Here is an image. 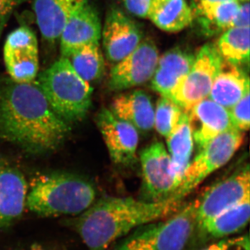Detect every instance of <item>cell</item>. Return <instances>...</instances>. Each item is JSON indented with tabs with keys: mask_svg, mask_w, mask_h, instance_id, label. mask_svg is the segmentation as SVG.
Listing matches in <instances>:
<instances>
[{
	"mask_svg": "<svg viewBox=\"0 0 250 250\" xmlns=\"http://www.w3.org/2000/svg\"><path fill=\"white\" fill-rule=\"evenodd\" d=\"M36 82L0 83V138L33 153L58 147L70 132Z\"/></svg>",
	"mask_w": 250,
	"mask_h": 250,
	"instance_id": "1",
	"label": "cell"
},
{
	"mask_svg": "<svg viewBox=\"0 0 250 250\" xmlns=\"http://www.w3.org/2000/svg\"><path fill=\"white\" fill-rule=\"evenodd\" d=\"M183 200L147 202L132 197H105L72 220L89 250H107L117 240L147 224L178 211Z\"/></svg>",
	"mask_w": 250,
	"mask_h": 250,
	"instance_id": "2",
	"label": "cell"
},
{
	"mask_svg": "<svg viewBox=\"0 0 250 250\" xmlns=\"http://www.w3.org/2000/svg\"><path fill=\"white\" fill-rule=\"evenodd\" d=\"M96 190L88 179L68 172L41 174L33 179L26 206L41 217L77 215L95 202Z\"/></svg>",
	"mask_w": 250,
	"mask_h": 250,
	"instance_id": "3",
	"label": "cell"
},
{
	"mask_svg": "<svg viewBox=\"0 0 250 250\" xmlns=\"http://www.w3.org/2000/svg\"><path fill=\"white\" fill-rule=\"evenodd\" d=\"M54 113L67 123L82 121L92 105L93 88L61 57L36 82Z\"/></svg>",
	"mask_w": 250,
	"mask_h": 250,
	"instance_id": "4",
	"label": "cell"
},
{
	"mask_svg": "<svg viewBox=\"0 0 250 250\" xmlns=\"http://www.w3.org/2000/svg\"><path fill=\"white\" fill-rule=\"evenodd\" d=\"M197 199L166 220L133 231L114 250H184L196 227Z\"/></svg>",
	"mask_w": 250,
	"mask_h": 250,
	"instance_id": "5",
	"label": "cell"
},
{
	"mask_svg": "<svg viewBox=\"0 0 250 250\" xmlns=\"http://www.w3.org/2000/svg\"><path fill=\"white\" fill-rule=\"evenodd\" d=\"M243 138V132L231 129L207 143L189 164L174 198L184 200L208 175L228 163L241 147Z\"/></svg>",
	"mask_w": 250,
	"mask_h": 250,
	"instance_id": "6",
	"label": "cell"
},
{
	"mask_svg": "<svg viewBox=\"0 0 250 250\" xmlns=\"http://www.w3.org/2000/svg\"><path fill=\"white\" fill-rule=\"evenodd\" d=\"M224 61L216 46L207 43L195 54L190 71L172 94L171 100L188 111L199 102L208 98Z\"/></svg>",
	"mask_w": 250,
	"mask_h": 250,
	"instance_id": "7",
	"label": "cell"
},
{
	"mask_svg": "<svg viewBox=\"0 0 250 250\" xmlns=\"http://www.w3.org/2000/svg\"><path fill=\"white\" fill-rule=\"evenodd\" d=\"M140 157L142 169L141 200L160 202L173 198L177 187L170 155L164 145L152 143L143 149Z\"/></svg>",
	"mask_w": 250,
	"mask_h": 250,
	"instance_id": "8",
	"label": "cell"
},
{
	"mask_svg": "<svg viewBox=\"0 0 250 250\" xmlns=\"http://www.w3.org/2000/svg\"><path fill=\"white\" fill-rule=\"evenodd\" d=\"M3 57L10 78L17 83H31L38 76L39 49L37 37L26 26L15 29L5 41Z\"/></svg>",
	"mask_w": 250,
	"mask_h": 250,
	"instance_id": "9",
	"label": "cell"
},
{
	"mask_svg": "<svg viewBox=\"0 0 250 250\" xmlns=\"http://www.w3.org/2000/svg\"><path fill=\"white\" fill-rule=\"evenodd\" d=\"M197 199L196 225L250 200L249 166L212 186Z\"/></svg>",
	"mask_w": 250,
	"mask_h": 250,
	"instance_id": "10",
	"label": "cell"
},
{
	"mask_svg": "<svg viewBox=\"0 0 250 250\" xmlns=\"http://www.w3.org/2000/svg\"><path fill=\"white\" fill-rule=\"evenodd\" d=\"M159 54L151 40H144L126 57L112 67L108 85L113 91H122L140 86L152 80Z\"/></svg>",
	"mask_w": 250,
	"mask_h": 250,
	"instance_id": "11",
	"label": "cell"
},
{
	"mask_svg": "<svg viewBox=\"0 0 250 250\" xmlns=\"http://www.w3.org/2000/svg\"><path fill=\"white\" fill-rule=\"evenodd\" d=\"M141 28L132 18L118 8L108 11L102 27L104 53L116 64L126 57L142 41Z\"/></svg>",
	"mask_w": 250,
	"mask_h": 250,
	"instance_id": "12",
	"label": "cell"
},
{
	"mask_svg": "<svg viewBox=\"0 0 250 250\" xmlns=\"http://www.w3.org/2000/svg\"><path fill=\"white\" fill-rule=\"evenodd\" d=\"M96 122L112 161L118 165L131 164L136 158L139 131L115 116L109 108H102Z\"/></svg>",
	"mask_w": 250,
	"mask_h": 250,
	"instance_id": "13",
	"label": "cell"
},
{
	"mask_svg": "<svg viewBox=\"0 0 250 250\" xmlns=\"http://www.w3.org/2000/svg\"><path fill=\"white\" fill-rule=\"evenodd\" d=\"M187 113L193 142L199 149L222 133L235 129L228 108L209 98L199 102Z\"/></svg>",
	"mask_w": 250,
	"mask_h": 250,
	"instance_id": "14",
	"label": "cell"
},
{
	"mask_svg": "<svg viewBox=\"0 0 250 250\" xmlns=\"http://www.w3.org/2000/svg\"><path fill=\"white\" fill-rule=\"evenodd\" d=\"M102 23L98 11L86 3L69 18L59 37L62 57L77 47L101 40Z\"/></svg>",
	"mask_w": 250,
	"mask_h": 250,
	"instance_id": "15",
	"label": "cell"
},
{
	"mask_svg": "<svg viewBox=\"0 0 250 250\" xmlns=\"http://www.w3.org/2000/svg\"><path fill=\"white\" fill-rule=\"evenodd\" d=\"M27 192L22 172L0 161V229L10 226L22 214Z\"/></svg>",
	"mask_w": 250,
	"mask_h": 250,
	"instance_id": "16",
	"label": "cell"
},
{
	"mask_svg": "<svg viewBox=\"0 0 250 250\" xmlns=\"http://www.w3.org/2000/svg\"><path fill=\"white\" fill-rule=\"evenodd\" d=\"M195 54L175 47L159 57L151 80V87L161 96L171 98L191 68Z\"/></svg>",
	"mask_w": 250,
	"mask_h": 250,
	"instance_id": "17",
	"label": "cell"
},
{
	"mask_svg": "<svg viewBox=\"0 0 250 250\" xmlns=\"http://www.w3.org/2000/svg\"><path fill=\"white\" fill-rule=\"evenodd\" d=\"M88 2V0H33L36 23L42 39L49 44L58 41L69 18Z\"/></svg>",
	"mask_w": 250,
	"mask_h": 250,
	"instance_id": "18",
	"label": "cell"
},
{
	"mask_svg": "<svg viewBox=\"0 0 250 250\" xmlns=\"http://www.w3.org/2000/svg\"><path fill=\"white\" fill-rule=\"evenodd\" d=\"M250 200L241 202L218 215L197 224L195 232L204 243L223 239L242 231L249 223Z\"/></svg>",
	"mask_w": 250,
	"mask_h": 250,
	"instance_id": "19",
	"label": "cell"
},
{
	"mask_svg": "<svg viewBox=\"0 0 250 250\" xmlns=\"http://www.w3.org/2000/svg\"><path fill=\"white\" fill-rule=\"evenodd\" d=\"M109 110L138 131L147 132L154 128V106L150 97L143 90L120 94L113 99Z\"/></svg>",
	"mask_w": 250,
	"mask_h": 250,
	"instance_id": "20",
	"label": "cell"
},
{
	"mask_svg": "<svg viewBox=\"0 0 250 250\" xmlns=\"http://www.w3.org/2000/svg\"><path fill=\"white\" fill-rule=\"evenodd\" d=\"M241 2L238 1L222 2L192 1L194 21H196L202 34L213 36L233 27Z\"/></svg>",
	"mask_w": 250,
	"mask_h": 250,
	"instance_id": "21",
	"label": "cell"
},
{
	"mask_svg": "<svg viewBox=\"0 0 250 250\" xmlns=\"http://www.w3.org/2000/svg\"><path fill=\"white\" fill-rule=\"evenodd\" d=\"M250 91V78L241 67L224 62L208 98L229 109Z\"/></svg>",
	"mask_w": 250,
	"mask_h": 250,
	"instance_id": "22",
	"label": "cell"
},
{
	"mask_svg": "<svg viewBox=\"0 0 250 250\" xmlns=\"http://www.w3.org/2000/svg\"><path fill=\"white\" fill-rule=\"evenodd\" d=\"M166 139L177 190L193 152V139L187 111H184L178 125Z\"/></svg>",
	"mask_w": 250,
	"mask_h": 250,
	"instance_id": "23",
	"label": "cell"
},
{
	"mask_svg": "<svg viewBox=\"0 0 250 250\" xmlns=\"http://www.w3.org/2000/svg\"><path fill=\"white\" fill-rule=\"evenodd\" d=\"M147 18L161 30L176 33L188 27L193 16L186 0H153Z\"/></svg>",
	"mask_w": 250,
	"mask_h": 250,
	"instance_id": "24",
	"label": "cell"
},
{
	"mask_svg": "<svg viewBox=\"0 0 250 250\" xmlns=\"http://www.w3.org/2000/svg\"><path fill=\"white\" fill-rule=\"evenodd\" d=\"M66 58L75 72L90 84L101 80L104 72V59L100 42L77 47Z\"/></svg>",
	"mask_w": 250,
	"mask_h": 250,
	"instance_id": "25",
	"label": "cell"
},
{
	"mask_svg": "<svg viewBox=\"0 0 250 250\" xmlns=\"http://www.w3.org/2000/svg\"><path fill=\"white\" fill-rule=\"evenodd\" d=\"M224 62L241 66L250 61V27H233L224 31L215 44Z\"/></svg>",
	"mask_w": 250,
	"mask_h": 250,
	"instance_id": "26",
	"label": "cell"
},
{
	"mask_svg": "<svg viewBox=\"0 0 250 250\" xmlns=\"http://www.w3.org/2000/svg\"><path fill=\"white\" fill-rule=\"evenodd\" d=\"M184 112L173 100L161 96L154 111V127L161 136L168 137L178 125Z\"/></svg>",
	"mask_w": 250,
	"mask_h": 250,
	"instance_id": "27",
	"label": "cell"
},
{
	"mask_svg": "<svg viewBox=\"0 0 250 250\" xmlns=\"http://www.w3.org/2000/svg\"><path fill=\"white\" fill-rule=\"evenodd\" d=\"M229 110L233 127L241 132L250 128V91L247 92Z\"/></svg>",
	"mask_w": 250,
	"mask_h": 250,
	"instance_id": "28",
	"label": "cell"
},
{
	"mask_svg": "<svg viewBox=\"0 0 250 250\" xmlns=\"http://www.w3.org/2000/svg\"><path fill=\"white\" fill-rule=\"evenodd\" d=\"M200 250H250L249 235L218 240Z\"/></svg>",
	"mask_w": 250,
	"mask_h": 250,
	"instance_id": "29",
	"label": "cell"
},
{
	"mask_svg": "<svg viewBox=\"0 0 250 250\" xmlns=\"http://www.w3.org/2000/svg\"><path fill=\"white\" fill-rule=\"evenodd\" d=\"M153 0H121L125 9L138 18H147Z\"/></svg>",
	"mask_w": 250,
	"mask_h": 250,
	"instance_id": "30",
	"label": "cell"
},
{
	"mask_svg": "<svg viewBox=\"0 0 250 250\" xmlns=\"http://www.w3.org/2000/svg\"><path fill=\"white\" fill-rule=\"evenodd\" d=\"M19 0H0V35Z\"/></svg>",
	"mask_w": 250,
	"mask_h": 250,
	"instance_id": "31",
	"label": "cell"
},
{
	"mask_svg": "<svg viewBox=\"0 0 250 250\" xmlns=\"http://www.w3.org/2000/svg\"><path fill=\"white\" fill-rule=\"evenodd\" d=\"M250 3L249 1L241 2L233 27H250Z\"/></svg>",
	"mask_w": 250,
	"mask_h": 250,
	"instance_id": "32",
	"label": "cell"
},
{
	"mask_svg": "<svg viewBox=\"0 0 250 250\" xmlns=\"http://www.w3.org/2000/svg\"><path fill=\"white\" fill-rule=\"evenodd\" d=\"M192 1H198V2H222V1H238V0H192Z\"/></svg>",
	"mask_w": 250,
	"mask_h": 250,
	"instance_id": "33",
	"label": "cell"
},
{
	"mask_svg": "<svg viewBox=\"0 0 250 250\" xmlns=\"http://www.w3.org/2000/svg\"><path fill=\"white\" fill-rule=\"evenodd\" d=\"M45 250L43 249V248H42L41 246H39V245H34V246H32L30 248H29V250Z\"/></svg>",
	"mask_w": 250,
	"mask_h": 250,
	"instance_id": "34",
	"label": "cell"
},
{
	"mask_svg": "<svg viewBox=\"0 0 250 250\" xmlns=\"http://www.w3.org/2000/svg\"><path fill=\"white\" fill-rule=\"evenodd\" d=\"M240 2H244V1H248L249 0H238Z\"/></svg>",
	"mask_w": 250,
	"mask_h": 250,
	"instance_id": "35",
	"label": "cell"
}]
</instances>
